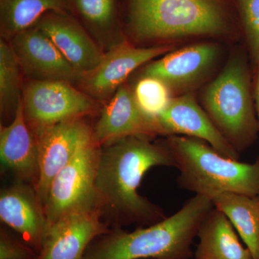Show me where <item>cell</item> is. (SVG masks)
<instances>
[{"label":"cell","mask_w":259,"mask_h":259,"mask_svg":"<svg viewBox=\"0 0 259 259\" xmlns=\"http://www.w3.org/2000/svg\"><path fill=\"white\" fill-rule=\"evenodd\" d=\"M100 150L89 141L53 180L44 206L47 226L73 213L101 209L96 187Z\"/></svg>","instance_id":"8992f818"},{"label":"cell","mask_w":259,"mask_h":259,"mask_svg":"<svg viewBox=\"0 0 259 259\" xmlns=\"http://www.w3.org/2000/svg\"><path fill=\"white\" fill-rule=\"evenodd\" d=\"M156 123L159 134L202 140L223 156L239 160L240 153L220 132L191 94L172 98Z\"/></svg>","instance_id":"8fae6325"},{"label":"cell","mask_w":259,"mask_h":259,"mask_svg":"<svg viewBox=\"0 0 259 259\" xmlns=\"http://www.w3.org/2000/svg\"><path fill=\"white\" fill-rule=\"evenodd\" d=\"M0 218L39 253L47 220L35 189L21 182L3 189L0 194Z\"/></svg>","instance_id":"9a60e30c"},{"label":"cell","mask_w":259,"mask_h":259,"mask_svg":"<svg viewBox=\"0 0 259 259\" xmlns=\"http://www.w3.org/2000/svg\"><path fill=\"white\" fill-rule=\"evenodd\" d=\"M256 69H255V76L254 81V87H253V101H254V105L255 112H256L257 117H258L259 123V61L257 64L255 65Z\"/></svg>","instance_id":"484cf974"},{"label":"cell","mask_w":259,"mask_h":259,"mask_svg":"<svg viewBox=\"0 0 259 259\" xmlns=\"http://www.w3.org/2000/svg\"><path fill=\"white\" fill-rule=\"evenodd\" d=\"M136 103L148 118L155 122L171 101V90L161 80L143 76L134 92Z\"/></svg>","instance_id":"7402d4cb"},{"label":"cell","mask_w":259,"mask_h":259,"mask_svg":"<svg viewBox=\"0 0 259 259\" xmlns=\"http://www.w3.org/2000/svg\"><path fill=\"white\" fill-rule=\"evenodd\" d=\"M166 143L180 172V188L211 199L223 193L259 195V158L253 163L232 159L187 136H168Z\"/></svg>","instance_id":"3957f363"},{"label":"cell","mask_w":259,"mask_h":259,"mask_svg":"<svg viewBox=\"0 0 259 259\" xmlns=\"http://www.w3.org/2000/svg\"><path fill=\"white\" fill-rule=\"evenodd\" d=\"M11 47L24 74L33 81H60L72 83L81 80L78 72L52 41L34 26L13 37Z\"/></svg>","instance_id":"30bf717a"},{"label":"cell","mask_w":259,"mask_h":259,"mask_svg":"<svg viewBox=\"0 0 259 259\" xmlns=\"http://www.w3.org/2000/svg\"><path fill=\"white\" fill-rule=\"evenodd\" d=\"M52 41L74 69L83 75L100 65L104 54L82 27L65 12H51L35 25Z\"/></svg>","instance_id":"4fadbf2b"},{"label":"cell","mask_w":259,"mask_h":259,"mask_svg":"<svg viewBox=\"0 0 259 259\" xmlns=\"http://www.w3.org/2000/svg\"><path fill=\"white\" fill-rule=\"evenodd\" d=\"M146 259H156V258H146Z\"/></svg>","instance_id":"4316f807"},{"label":"cell","mask_w":259,"mask_h":259,"mask_svg":"<svg viewBox=\"0 0 259 259\" xmlns=\"http://www.w3.org/2000/svg\"><path fill=\"white\" fill-rule=\"evenodd\" d=\"M193 259H253L224 213L213 207L199 227Z\"/></svg>","instance_id":"ac0fdd59"},{"label":"cell","mask_w":259,"mask_h":259,"mask_svg":"<svg viewBox=\"0 0 259 259\" xmlns=\"http://www.w3.org/2000/svg\"><path fill=\"white\" fill-rule=\"evenodd\" d=\"M71 0H0L3 35L13 37L51 12H65Z\"/></svg>","instance_id":"ffe728a7"},{"label":"cell","mask_w":259,"mask_h":259,"mask_svg":"<svg viewBox=\"0 0 259 259\" xmlns=\"http://www.w3.org/2000/svg\"><path fill=\"white\" fill-rule=\"evenodd\" d=\"M20 68L11 46L0 42V103L2 112L16 110L20 97Z\"/></svg>","instance_id":"44dd1931"},{"label":"cell","mask_w":259,"mask_h":259,"mask_svg":"<svg viewBox=\"0 0 259 259\" xmlns=\"http://www.w3.org/2000/svg\"><path fill=\"white\" fill-rule=\"evenodd\" d=\"M78 13L90 28L107 31L117 21L116 0H72Z\"/></svg>","instance_id":"603a6c76"},{"label":"cell","mask_w":259,"mask_h":259,"mask_svg":"<svg viewBox=\"0 0 259 259\" xmlns=\"http://www.w3.org/2000/svg\"><path fill=\"white\" fill-rule=\"evenodd\" d=\"M156 134H159L156 122L143 114L134 93L122 85L102 110L92 140L102 147L131 136L150 138Z\"/></svg>","instance_id":"7c38bea8"},{"label":"cell","mask_w":259,"mask_h":259,"mask_svg":"<svg viewBox=\"0 0 259 259\" xmlns=\"http://www.w3.org/2000/svg\"><path fill=\"white\" fill-rule=\"evenodd\" d=\"M38 252L21 238L2 228L0 231V259H37Z\"/></svg>","instance_id":"d4e9b609"},{"label":"cell","mask_w":259,"mask_h":259,"mask_svg":"<svg viewBox=\"0 0 259 259\" xmlns=\"http://www.w3.org/2000/svg\"><path fill=\"white\" fill-rule=\"evenodd\" d=\"M169 49L166 47L136 48L127 44L115 46L104 54L96 69L83 75V87L94 97L105 99L117 91L134 70Z\"/></svg>","instance_id":"5bb4252c"},{"label":"cell","mask_w":259,"mask_h":259,"mask_svg":"<svg viewBox=\"0 0 259 259\" xmlns=\"http://www.w3.org/2000/svg\"><path fill=\"white\" fill-rule=\"evenodd\" d=\"M250 80L244 61L233 58L202 96L204 111L239 153L253 144L259 134Z\"/></svg>","instance_id":"277c9868"},{"label":"cell","mask_w":259,"mask_h":259,"mask_svg":"<svg viewBox=\"0 0 259 259\" xmlns=\"http://www.w3.org/2000/svg\"><path fill=\"white\" fill-rule=\"evenodd\" d=\"M23 100L25 118L35 134L49 126L81 118L95 109L91 98L65 81H30Z\"/></svg>","instance_id":"52a82bcc"},{"label":"cell","mask_w":259,"mask_h":259,"mask_svg":"<svg viewBox=\"0 0 259 259\" xmlns=\"http://www.w3.org/2000/svg\"><path fill=\"white\" fill-rule=\"evenodd\" d=\"M218 54L215 44H195L148 64L143 76L160 79L171 90H184L204 77L217 60Z\"/></svg>","instance_id":"2e32d148"},{"label":"cell","mask_w":259,"mask_h":259,"mask_svg":"<svg viewBox=\"0 0 259 259\" xmlns=\"http://www.w3.org/2000/svg\"><path fill=\"white\" fill-rule=\"evenodd\" d=\"M156 166L176 167L166 142L131 136L102 146L96 178L101 210L109 209L125 224L148 226L165 219L162 209L138 192L146 172Z\"/></svg>","instance_id":"6da1fadb"},{"label":"cell","mask_w":259,"mask_h":259,"mask_svg":"<svg viewBox=\"0 0 259 259\" xmlns=\"http://www.w3.org/2000/svg\"><path fill=\"white\" fill-rule=\"evenodd\" d=\"M243 28L253 64L259 61V0H238Z\"/></svg>","instance_id":"cb8c5ba5"},{"label":"cell","mask_w":259,"mask_h":259,"mask_svg":"<svg viewBox=\"0 0 259 259\" xmlns=\"http://www.w3.org/2000/svg\"><path fill=\"white\" fill-rule=\"evenodd\" d=\"M213 207L212 199L195 194L160 222L131 232L117 228L98 237L83 259H191L194 238Z\"/></svg>","instance_id":"7a4b0ae2"},{"label":"cell","mask_w":259,"mask_h":259,"mask_svg":"<svg viewBox=\"0 0 259 259\" xmlns=\"http://www.w3.org/2000/svg\"><path fill=\"white\" fill-rule=\"evenodd\" d=\"M14 118L0 130V159L5 169L20 180H34L38 175V146L36 136L27 122L23 98L19 100ZM34 185V186H35Z\"/></svg>","instance_id":"e0dca14e"},{"label":"cell","mask_w":259,"mask_h":259,"mask_svg":"<svg viewBox=\"0 0 259 259\" xmlns=\"http://www.w3.org/2000/svg\"><path fill=\"white\" fill-rule=\"evenodd\" d=\"M212 201L229 220L253 259H259V195L223 193Z\"/></svg>","instance_id":"d6986e66"},{"label":"cell","mask_w":259,"mask_h":259,"mask_svg":"<svg viewBox=\"0 0 259 259\" xmlns=\"http://www.w3.org/2000/svg\"><path fill=\"white\" fill-rule=\"evenodd\" d=\"M38 175L35 189L42 205L53 180L92 140L93 130L81 118L64 121L37 132Z\"/></svg>","instance_id":"ba28073f"},{"label":"cell","mask_w":259,"mask_h":259,"mask_svg":"<svg viewBox=\"0 0 259 259\" xmlns=\"http://www.w3.org/2000/svg\"><path fill=\"white\" fill-rule=\"evenodd\" d=\"M101 209L73 213L47 226L37 259H83L97 238L110 231Z\"/></svg>","instance_id":"9c48e42d"},{"label":"cell","mask_w":259,"mask_h":259,"mask_svg":"<svg viewBox=\"0 0 259 259\" xmlns=\"http://www.w3.org/2000/svg\"><path fill=\"white\" fill-rule=\"evenodd\" d=\"M130 18L142 40L219 35L226 28L217 0H130Z\"/></svg>","instance_id":"5b68a950"}]
</instances>
